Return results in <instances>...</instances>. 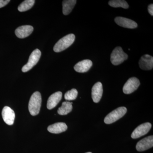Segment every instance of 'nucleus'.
I'll return each instance as SVG.
<instances>
[{"label":"nucleus","mask_w":153,"mask_h":153,"mask_svg":"<svg viewBox=\"0 0 153 153\" xmlns=\"http://www.w3.org/2000/svg\"><path fill=\"white\" fill-rule=\"evenodd\" d=\"M42 98L41 93L36 91L30 97L29 103V110L30 114L33 116L38 115L41 109Z\"/></svg>","instance_id":"obj_1"},{"label":"nucleus","mask_w":153,"mask_h":153,"mask_svg":"<svg viewBox=\"0 0 153 153\" xmlns=\"http://www.w3.org/2000/svg\"><path fill=\"white\" fill-rule=\"evenodd\" d=\"M75 36L70 34L59 40L54 46L53 50L55 52H60L68 48L74 43Z\"/></svg>","instance_id":"obj_2"},{"label":"nucleus","mask_w":153,"mask_h":153,"mask_svg":"<svg viewBox=\"0 0 153 153\" xmlns=\"http://www.w3.org/2000/svg\"><path fill=\"white\" fill-rule=\"evenodd\" d=\"M128 58V55L123 52L121 47H116L111 55V61L115 66L119 65L123 63Z\"/></svg>","instance_id":"obj_3"},{"label":"nucleus","mask_w":153,"mask_h":153,"mask_svg":"<svg viewBox=\"0 0 153 153\" xmlns=\"http://www.w3.org/2000/svg\"><path fill=\"white\" fill-rule=\"evenodd\" d=\"M127 108L125 107H120L113 111L105 117V123L110 124L115 122L123 117L127 112Z\"/></svg>","instance_id":"obj_4"},{"label":"nucleus","mask_w":153,"mask_h":153,"mask_svg":"<svg viewBox=\"0 0 153 153\" xmlns=\"http://www.w3.org/2000/svg\"><path fill=\"white\" fill-rule=\"evenodd\" d=\"M41 55V52L39 49L34 50L30 55L28 63L22 68V71L26 72L32 69L39 61Z\"/></svg>","instance_id":"obj_5"},{"label":"nucleus","mask_w":153,"mask_h":153,"mask_svg":"<svg viewBox=\"0 0 153 153\" xmlns=\"http://www.w3.org/2000/svg\"><path fill=\"white\" fill-rule=\"evenodd\" d=\"M140 85L139 80L135 77L129 78L123 87V91L125 94H130L137 89Z\"/></svg>","instance_id":"obj_6"},{"label":"nucleus","mask_w":153,"mask_h":153,"mask_svg":"<svg viewBox=\"0 0 153 153\" xmlns=\"http://www.w3.org/2000/svg\"><path fill=\"white\" fill-rule=\"evenodd\" d=\"M152 128L149 123H146L140 125L132 133L131 137L133 139H137L144 135L149 132Z\"/></svg>","instance_id":"obj_7"},{"label":"nucleus","mask_w":153,"mask_h":153,"mask_svg":"<svg viewBox=\"0 0 153 153\" xmlns=\"http://www.w3.org/2000/svg\"><path fill=\"white\" fill-rule=\"evenodd\" d=\"M2 116L3 120L8 125L13 124L15 119V112L8 106H5L2 111Z\"/></svg>","instance_id":"obj_8"},{"label":"nucleus","mask_w":153,"mask_h":153,"mask_svg":"<svg viewBox=\"0 0 153 153\" xmlns=\"http://www.w3.org/2000/svg\"><path fill=\"white\" fill-rule=\"evenodd\" d=\"M153 146V136L146 137L140 140L136 145V149L139 152L147 150Z\"/></svg>","instance_id":"obj_9"},{"label":"nucleus","mask_w":153,"mask_h":153,"mask_svg":"<svg viewBox=\"0 0 153 153\" xmlns=\"http://www.w3.org/2000/svg\"><path fill=\"white\" fill-rule=\"evenodd\" d=\"M114 21L117 25L123 27L134 29L137 27V24L135 22L131 19L123 17H116L114 19Z\"/></svg>","instance_id":"obj_10"},{"label":"nucleus","mask_w":153,"mask_h":153,"mask_svg":"<svg viewBox=\"0 0 153 153\" xmlns=\"http://www.w3.org/2000/svg\"><path fill=\"white\" fill-rule=\"evenodd\" d=\"M140 68L144 70H150L153 67V57L149 55H145L141 57L139 62Z\"/></svg>","instance_id":"obj_11"},{"label":"nucleus","mask_w":153,"mask_h":153,"mask_svg":"<svg viewBox=\"0 0 153 153\" xmlns=\"http://www.w3.org/2000/svg\"><path fill=\"white\" fill-rule=\"evenodd\" d=\"M103 93L102 85L100 82H97L93 85L91 89V97L93 101L97 103L100 101Z\"/></svg>","instance_id":"obj_12"},{"label":"nucleus","mask_w":153,"mask_h":153,"mask_svg":"<svg viewBox=\"0 0 153 153\" xmlns=\"http://www.w3.org/2000/svg\"><path fill=\"white\" fill-rule=\"evenodd\" d=\"M33 27L30 25H25L19 27L16 29L15 34L18 38H27L33 33Z\"/></svg>","instance_id":"obj_13"},{"label":"nucleus","mask_w":153,"mask_h":153,"mask_svg":"<svg viewBox=\"0 0 153 153\" xmlns=\"http://www.w3.org/2000/svg\"><path fill=\"white\" fill-rule=\"evenodd\" d=\"M92 61L90 60H84L78 62L74 66V69L76 72L84 73L88 71L92 66Z\"/></svg>","instance_id":"obj_14"},{"label":"nucleus","mask_w":153,"mask_h":153,"mask_svg":"<svg viewBox=\"0 0 153 153\" xmlns=\"http://www.w3.org/2000/svg\"><path fill=\"white\" fill-rule=\"evenodd\" d=\"M62 97V93L60 91H57L52 94L49 97L47 101V108L52 109L56 107L61 100Z\"/></svg>","instance_id":"obj_15"},{"label":"nucleus","mask_w":153,"mask_h":153,"mask_svg":"<svg viewBox=\"0 0 153 153\" xmlns=\"http://www.w3.org/2000/svg\"><path fill=\"white\" fill-rule=\"evenodd\" d=\"M67 126L64 123H57L49 126L47 130L49 132L53 134H59L66 131Z\"/></svg>","instance_id":"obj_16"},{"label":"nucleus","mask_w":153,"mask_h":153,"mask_svg":"<svg viewBox=\"0 0 153 153\" xmlns=\"http://www.w3.org/2000/svg\"><path fill=\"white\" fill-rule=\"evenodd\" d=\"M76 1L75 0H65L63 1V13L65 16L71 13L74 6L76 4Z\"/></svg>","instance_id":"obj_17"},{"label":"nucleus","mask_w":153,"mask_h":153,"mask_svg":"<svg viewBox=\"0 0 153 153\" xmlns=\"http://www.w3.org/2000/svg\"><path fill=\"white\" fill-rule=\"evenodd\" d=\"M72 102H64L62 103V106L60 107L57 110L58 114L65 115L71 112L72 110Z\"/></svg>","instance_id":"obj_18"},{"label":"nucleus","mask_w":153,"mask_h":153,"mask_svg":"<svg viewBox=\"0 0 153 153\" xmlns=\"http://www.w3.org/2000/svg\"><path fill=\"white\" fill-rule=\"evenodd\" d=\"M35 3L34 0H26L21 3L19 7L18 10L20 12H25L30 10L34 5Z\"/></svg>","instance_id":"obj_19"},{"label":"nucleus","mask_w":153,"mask_h":153,"mask_svg":"<svg viewBox=\"0 0 153 153\" xmlns=\"http://www.w3.org/2000/svg\"><path fill=\"white\" fill-rule=\"evenodd\" d=\"M108 4L113 7H121L124 9H128L129 7L128 4L124 0H113L108 2Z\"/></svg>","instance_id":"obj_20"},{"label":"nucleus","mask_w":153,"mask_h":153,"mask_svg":"<svg viewBox=\"0 0 153 153\" xmlns=\"http://www.w3.org/2000/svg\"><path fill=\"white\" fill-rule=\"evenodd\" d=\"M78 94L77 91L75 88H73L71 90L68 91L65 94L64 97L67 100H73L76 99Z\"/></svg>","instance_id":"obj_21"},{"label":"nucleus","mask_w":153,"mask_h":153,"mask_svg":"<svg viewBox=\"0 0 153 153\" xmlns=\"http://www.w3.org/2000/svg\"><path fill=\"white\" fill-rule=\"evenodd\" d=\"M10 1V0H0V8L3 7H4L7 4H8Z\"/></svg>","instance_id":"obj_22"},{"label":"nucleus","mask_w":153,"mask_h":153,"mask_svg":"<svg viewBox=\"0 0 153 153\" xmlns=\"http://www.w3.org/2000/svg\"><path fill=\"white\" fill-rule=\"evenodd\" d=\"M148 11H149V13L150 14L151 16H153V4H151L149 5L148 7Z\"/></svg>","instance_id":"obj_23"},{"label":"nucleus","mask_w":153,"mask_h":153,"mask_svg":"<svg viewBox=\"0 0 153 153\" xmlns=\"http://www.w3.org/2000/svg\"><path fill=\"white\" fill-rule=\"evenodd\" d=\"M91 153V152H87V153Z\"/></svg>","instance_id":"obj_24"}]
</instances>
